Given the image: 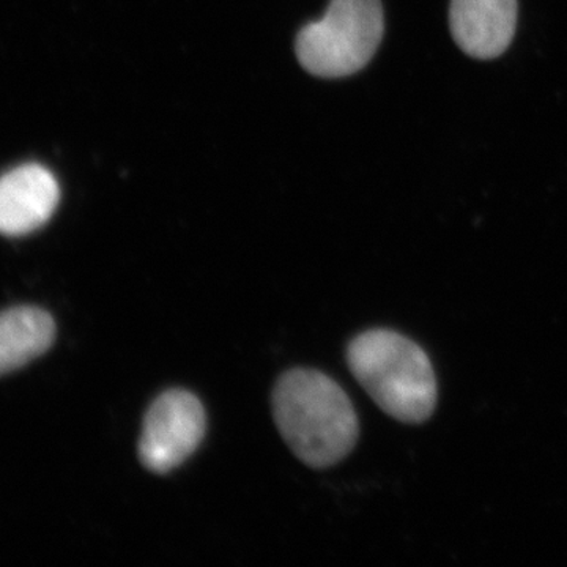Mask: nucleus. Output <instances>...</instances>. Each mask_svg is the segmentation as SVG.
Wrapping results in <instances>:
<instances>
[{
	"instance_id": "1",
	"label": "nucleus",
	"mask_w": 567,
	"mask_h": 567,
	"mask_svg": "<svg viewBox=\"0 0 567 567\" xmlns=\"http://www.w3.org/2000/svg\"><path fill=\"white\" fill-rule=\"evenodd\" d=\"M271 405L284 442L312 468L338 464L357 445L360 424L352 401L322 372H287L276 383Z\"/></svg>"
},
{
	"instance_id": "2",
	"label": "nucleus",
	"mask_w": 567,
	"mask_h": 567,
	"mask_svg": "<svg viewBox=\"0 0 567 567\" xmlns=\"http://www.w3.org/2000/svg\"><path fill=\"white\" fill-rule=\"evenodd\" d=\"M347 363L365 393L394 420L420 424L434 413V368L412 339L390 330L365 331L350 342Z\"/></svg>"
},
{
	"instance_id": "3",
	"label": "nucleus",
	"mask_w": 567,
	"mask_h": 567,
	"mask_svg": "<svg viewBox=\"0 0 567 567\" xmlns=\"http://www.w3.org/2000/svg\"><path fill=\"white\" fill-rule=\"evenodd\" d=\"M383 31L380 0H331L322 20L298 35V61L316 76H350L374 58Z\"/></svg>"
},
{
	"instance_id": "4",
	"label": "nucleus",
	"mask_w": 567,
	"mask_h": 567,
	"mask_svg": "<svg viewBox=\"0 0 567 567\" xmlns=\"http://www.w3.org/2000/svg\"><path fill=\"white\" fill-rule=\"evenodd\" d=\"M205 410L196 395L185 390L163 393L145 413L140 439V458L156 475L181 466L204 440Z\"/></svg>"
},
{
	"instance_id": "5",
	"label": "nucleus",
	"mask_w": 567,
	"mask_h": 567,
	"mask_svg": "<svg viewBox=\"0 0 567 567\" xmlns=\"http://www.w3.org/2000/svg\"><path fill=\"white\" fill-rule=\"evenodd\" d=\"M61 200L54 175L40 164L14 167L0 177V234L22 237L50 221Z\"/></svg>"
},
{
	"instance_id": "6",
	"label": "nucleus",
	"mask_w": 567,
	"mask_h": 567,
	"mask_svg": "<svg viewBox=\"0 0 567 567\" xmlns=\"http://www.w3.org/2000/svg\"><path fill=\"white\" fill-rule=\"evenodd\" d=\"M450 28L470 58H499L516 33L517 0H451Z\"/></svg>"
},
{
	"instance_id": "7",
	"label": "nucleus",
	"mask_w": 567,
	"mask_h": 567,
	"mask_svg": "<svg viewBox=\"0 0 567 567\" xmlns=\"http://www.w3.org/2000/svg\"><path fill=\"white\" fill-rule=\"evenodd\" d=\"M54 341V319L43 309L21 306L0 312V375L24 368Z\"/></svg>"
}]
</instances>
